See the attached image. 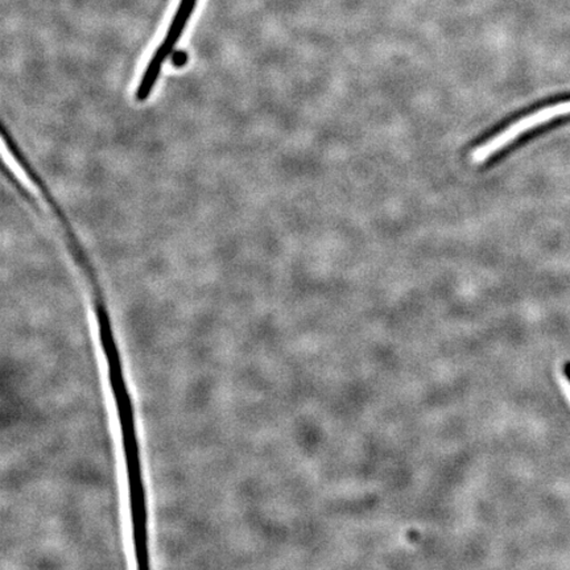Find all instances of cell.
Wrapping results in <instances>:
<instances>
[{
    "label": "cell",
    "mask_w": 570,
    "mask_h": 570,
    "mask_svg": "<svg viewBox=\"0 0 570 570\" xmlns=\"http://www.w3.org/2000/svg\"><path fill=\"white\" fill-rule=\"evenodd\" d=\"M562 373H564L566 380L570 384V361L566 362L564 367H562Z\"/></svg>",
    "instance_id": "7a4b0ae2"
},
{
    "label": "cell",
    "mask_w": 570,
    "mask_h": 570,
    "mask_svg": "<svg viewBox=\"0 0 570 570\" xmlns=\"http://www.w3.org/2000/svg\"><path fill=\"white\" fill-rule=\"evenodd\" d=\"M197 4L198 0H178L167 31L164 33L158 48L155 49L145 71H142L137 91H135V99L138 102H146L151 97L156 83L160 80L163 68L175 55L177 45L180 42L185 30H187Z\"/></svg>",
    "instance_id": "6da1fadb"
}]
</instances>
